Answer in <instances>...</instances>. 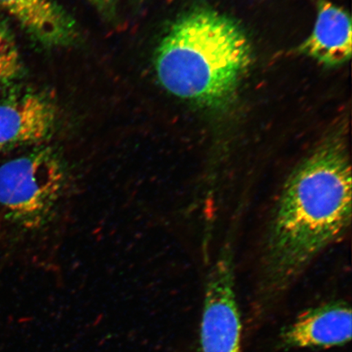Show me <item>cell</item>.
Returning <instances> with one entry per match:
<instances>
[{
  "instance_id": "6da1fadb",
  "label": "cell",
  "mask_w": 352,
  "mask_h": 352,
  "mask_svg": "<svg viewBox=\"0 0 352 352\" xmlns=\"http://www.w3.org/2000/svg\"><path fill=\"white\" fill-rule=\"evenodd\" d=\"M351 222V166L346 131L330 132L288 176L268 228L262 300L284 294Z\"/></svg>"
},
{
  "instance_id": "7a4b0ae2",
  "label": "cell",
  "mask_w": 352,
  "mask_h": 352,
  "mask_svg": "<svg viewBox=\"0 0 352 352\" xmlns=\"http://www.w3.org/2000/svg\"><path fill=\"white\" fill-rule=\"evenodd\" d=\"M252 59L248 38L234 21L197 10L171 26L158 46L155 69L166 91L208 107L233 98Z\"/></svg>"
},
{
  "instance_id": "3957f363",
  "label": "cell",
  "mask_w": 352,
  "mask_h": 352,
  "mask_svg": "<svg viewBox=\"0 0 352 352\" xmlns=\"http://www.w3.org/2000/svg\"><path fill=\"white\" fill-rule=\"evenodd\" d=\"M66 168L51 147H41L0 166V206L25 230H38L54 214L63 197Z\"/></svg>"
},
{
  "instance_id": "277c9868",
  "label": "cell",
  "mask_w": 352,
  "mask_h": 352,
  "mask_svg": "<svg viewBox=\"0 0 352 352\" xmlns=\"http://www.w3.org/2000/svg\"><path fill=\"white\" fill-rule=\"evenodd\" d=\"M204 294L199 352H241V321L230 245L210 268Z\"/></svg>"
},
{
  "instance_id": "5b68a950",
  "label": "cell",
  "mask_w": 352,
  "mask_h": 352,
  "mask_svg": "<svg viewBox=\"0 0 352 352\" xmlns=\"http://www.w3.org/2000/svg\"><path fill=\"white\" fill-rule=\"evenodd\" d=\"M55 105L38 94L12 96L0 102V151L38 144L54 133Z\"/></svg>"
},
{
  "instance_id": "8992f818",
  "label": "cell",
  "mask_w": 352,
  "mask_h": 352,
  "mask_svg": "<svg viewBox=\"0 0 352 352\" xmlns=\"http://www.w3.org/2000/svg\"><path fill=\"white\" fill-rule=\"evenodd\" d=\"M351 309L345 302L336 301L312 308L290 324L281 336L289 349H331L351 340Z\"/></svg>"
},
{
  "instance_id": "52a82bcc",
  "label": "cell",
  "mask_w": 352,
  "mask_h": 352,
  "mask_svg": "<svg viewBox=\"0 0 352 352\" xmlns=\"http://www.w3.org/2000/svg\"><path fill=\"white\" fill-rule=\"evenodd\" d=\"M0 10L43 45L65 47L77 38L76 21L52 0H0Z\"/></svg>"
},
{
  "instance_id": "ba28073f",
  "label": "cell",
  "mask_w": 352,
  "mask_h": 352,
  "mask_svg": "<svg viewBox=\"0 0 352 352\" xmlns=\"http://www.w3.org/2000/svg\"><path fill=\"white\" fill-rule=\"evenodd\" d=\"M301 51L327 65L345 63L351 55V21L347 13L327 1L320 3L314 32Z\"/></svg>"
},
{
  "instance_id": "9c48e42d",
  "label": "cell",
  "mask_w": 352,
  "mask_h": 352,
  "mask_svg": "<svg viewBox=\"0 0 352 352\" xmlns=\"http://www.w3.org/2000/svg\"><path fill=\"white\" fill-rule=\"evenodd\" d=\"M21 72L22 63L14 36L6 21L0 17V87L14 82Z\"/></svg>"
},
{
  "instance_id": "30bf717a",
  "label": "cell",
  "mask_w": 352,
  "mask_h": 352,
  "mask_svg": "<svg viewBox=\"0 0 352 352\" xmlns=\"http://www.w3.org/2000/svg\"><path fill=\"white\" fill-rule=\"evenodd\" d=\"M90 1L98 6L101 10L111 11L113 8V0H90Z\"/></svg>"
}]
</instances>
